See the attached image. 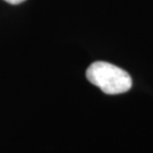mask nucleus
I'll list each match as a JSON object with an SVG mask.
<instances>
[{"label":"nucleus","instance_id":"nucleus-2","mask_svg":"<svg viewBox=\"0 0 153 153\" xmlns=\"http://www.w3.org/2000/svg\"><path fill=\"white\" fill-rule=\"evenodd\" d=\"M6 2L8 4H11V5H18V4H22L25 0H5Z\"/></svg>","mask_w":153,"mask_h":153},{"label":"nucleus","instance_id":"nucleus-1","mask_svg":"<svg viewBox=\"0 0 153 153\" xmlns=\"http://www.w3.org/2000/svg\"><path fill=\"white\" fill-rule=\"evenodd\" d=\"M86 78L105 94H120L133 85L131 75L120 67L105 61H95L88 66Z\"/></svg>","mask_w":153,"mask_h":153}]
</instances>
